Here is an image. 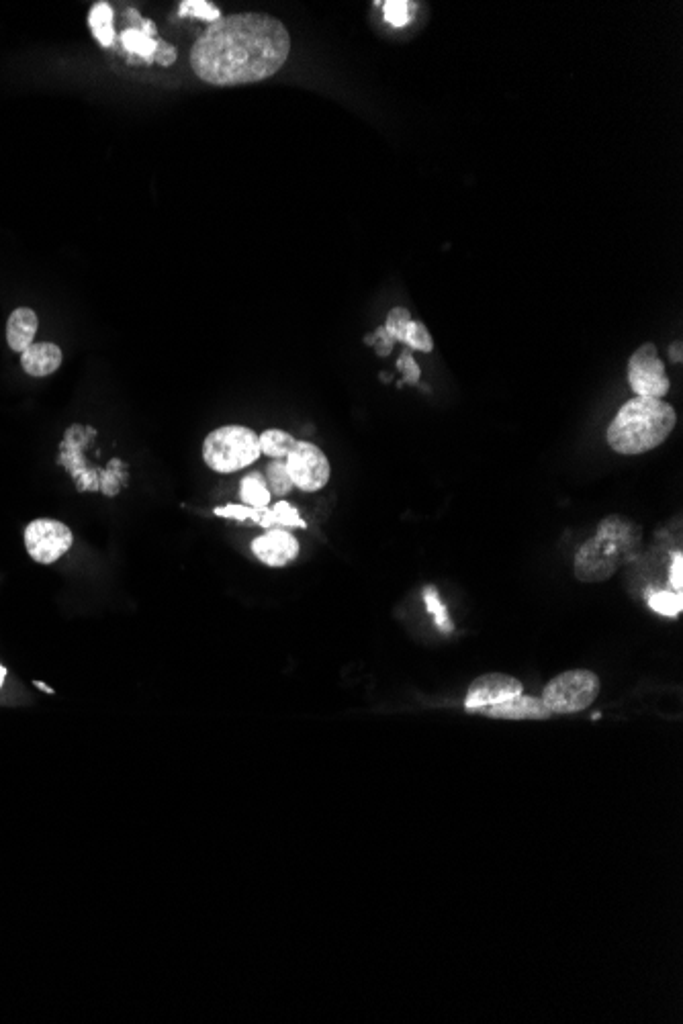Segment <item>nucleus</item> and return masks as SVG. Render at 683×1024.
Wrapping results in <instances>:
<instances>
[{"instance_id": "nucleus-1", "label": "nucleus", "mask_w": 683, "mask_h": 1024, "mask_svg": "<svg viewBox=\"0 0 683 1024\" xmlns=\"http://www.w3.org/2000/svg\"><path fill=\"white\" fill-rule=\"evenodd\" d=\"M291 54L287 27L266 13L211 23L191 50V68L207 84L240 86L275 76Z\"/></svg>"}, {"instance_id": "nucleus-2", "label": "nucleus", "mask_w": 683, "mask_h": 1024, "mask_svg": "<svg viewBox=\"0 0 683 1024\" xmlns=\"http://www.w3.org/2000/svg\"><path fill=\"white\" fill-rule=\"evenodd\" d=\"M675 422V409L667 401L634 397L618 409L606 438L618 454H643L661 446L671 436Z\"/></svg>"}, {"instance_id": "nucleus-3", "label": "nucleus", "mask_w": 683, "mask_h": 1024, "mask_svg": "<svg viewBox=\"0 0 683 1024\" xmlns=\"http://www.w3.org/2000/svg\"><path fill=\"white\" fill-rule=\"evenodd\" d=\"M641 538V526L620 516H608L600 522L596 536L575 554V577L583 583L608 581L624 565L626 556L641 544Z\"/></svg>"}, {"instance_id": "nucleus-4", "label": "nucleus", "mask_w": 683, "mask_h": 1024, "mask_svg": "<svg viewBox=\"0 0 683 1024\" xmlns=\"http://www.w3.org/2000/svg\"><path fill=\"white\" fill-rule=\"evenodd\" d=\"M262 454L260 436L246 426H223L203 442V460L215 473H236Z\"/></svg>"}, {"instance_id": "nucleus-5", "label": "nucleus", "mask_w": 683, "mask_h": 1024, "mask_svg": "<svg viewBox=\"0 0 683 1024\" xmlns=\"http://www.w3.org/2000/svg\"><path fill=\"white\" fill-rule=\"evenodd\" d=\"M600 693V677L585 669L557 675L542 689V704L551 714H575L587 710Z\"/></svg>"}, {"instance_id": "nucleus-6", "label": "nucleus", "mask_w": 683, "mask_h": 1024, "mask_svg": "<svg viewBox=\"0 0 683 1024\" xmlns=\"http://www.w3.org/2000/svg\"><path fill=\"white\" fill-rule=\"evenodd\" d=\"M628 383L636 397L663 399L669 393L671 383L655 344H643L630 356Z\"/></svg>"}, {"instance_id": "nucleus-7", "label": "nucleus", "mask_w": 683, "mask_h": 1024, "mask_svg": "<svg viewBox=\"0 0 683 1024\" xmlns=\"http://www.w3.org/2000/svg\"><path fill=\"white\" fill-rule=\"evenodd\" d=\"M285 462L293 485L305 493L320 491L330 481V460L322 452V448H317L311 442L297 440L295 448L289 452Z\"/></svg>"}, {"instance_id": "nucleus-8", "label": "nucleus", "mask_w": 683, "mask_h": 1024, "mask_svg": "<svg viewBox=\"0 0 683 1024\" xmlns=\"http://www.w3.org/2000/svg\"><path fill=\"white\" fill-rule=\"evenodd\" d=\"M72 530L58 520H33L25 528V548L39 565H54L72 548Z\"/></svg>"}, {"instance_id": "nucleus-9", "label": "nucleus", "mask_w": 683, "mask_h": 1024, "mask_svg": "<svg viewBox=\"0 0 683 1024\" xmlns=\"http://www.w3.org/2000/svg\"><path fill=\"white\" fill-rule=\"evenodd\" d=\"M520 693H524V687L516 677L504 673H487L471 683L465 697V708L467 712L475 714L479 708L502 704Z\"/></svg>"}, {"instance_id": "nucleus-10", "label": "nucleus", "mask_w": 683, "mask_h": 1024, "mask_svg": "<svg viewBox=\"0 0 683 1024\" xmlns=\"http://www.w3.org/2000/svg\"><path fill=\"white\" fill-rule=\"evenodd\" d=\"M252 552L266 567H287L299 556V542L285 530H268L252 542Z\"/></svg>"}, {"instance_id": "nucleus-11", "label": "nucleus", "mask_w": 683, "mask_h": 1024, "mask_svg": "<svg viewBox=\"0 0 683 1024\" xmlns=\"http://www.w3.org/2000/svg\"><path fill=\"white\" fill-rule=\"evenodd\" d=\"M475 714H483L497 720H549L553 714L542 704L540 697L532 695H516L502 704H493L487 708H479Z\"/></svg>"}, {"instance_id": "nucleus-12", "label": "nucleus", "mask_w": 683, "mask_h": 1024, "mask_svg": "<svg viewBox=\"0 0 683 1024\" xmlns=\"http://www.w3.org/2000/svg\"><path fill=\"white\" fill-rule=\"evenodd\" d=\"M62 364V350L56 344L39 342L21 352V366L31 377H50Z\"/></svg>"}, {"instance_id": "nucleus-13", "label": "nucleus", "mask_w": 683, "mask_h": 1024, "mask_svg": "<svg viewBox=\"0 0 683 1024\" xmlns=\"http://www.w3.org/2000/svg\"><path fill=\"white\" fill-rule=\"evenodd\" d=\"M37 325H39V319L33 309H29V307L15 309L7 323V342H9L11 350L25 352L33 344V338L37 334Z\"/></svg>"}, {"instance_id": "nucleus-14", "label": "nucleus", "mask_w": 683, "mask_h": 1024, "mask_svg": "<svg viewBox=\"0 0 683 1024\" xmlns=\"http://www.w3.org/2000/svg\"><path fill=\"white\" fill-rule=\"evenodd\" d=\"M88 25H90V29H93L95 39L103 45V48H109V45L115 41L113 9L109 3H97L93 9H90Z\"/></svg>"}, {"instance_id": "nucleus-15", "label": "nucleus", "mask_w": 683, "mask_h": 1024, "mask_svg": "<svg viewBox=\"0 0 683 1024\" xmlns=\"http://www.w3.org/2000/svg\"><path fill=\"white\" fill-rule=\"evenodd\" d=\"M240 497L246 505L254 509H264L270 503V491L266 481L262 479V473H250L248 477L242 479Z\"/></svg>"}, {"instance_id": "nucleus-16", "label": "nucleus", "mask_w": 683, "mask_h": 1024, "mask_svg": "<svg viewBox=\"0 0 683 1024\" xmlns=\"http://www.w3.org/2000/svg\"><path fill=\"white\" fill-rule=\"evenodd\" d=\"M297 440L283 432V430H266L262 432L260 436V448H262V454L270 456V458H287L289 452L295 448Z\"/></svg>"}, {"instance_id": "nucleus-17", "label": "nucleus", "mask_w": 683, "mask_h": 1024, "mask_svg": "<svg viewBox=\"0 0 683 1024\" xmlns=\"http://www.w3.org/2000/svg\"><path fill=\"white\" fill-rule=\"evenodd\" d=\"M121 41H123V45H125L129 52L140 54L146 60H154L158 41L152 39L146 31H142V29H125L121 33Z\"/></svg>"}, {"instance_id": "nucleus-18", "label": "nucleus", "mask_w": 683, "mask_h": 1024, "mask_svg": "<svg viewBox=\"0 0 683 1024\" xmlns=\"http://www.w3.org/2000/svg\"><path fill=\"white\" fill-rule=\"evenodd\" d=\"M266 485H268V491L275 493L277 497H285L293 489V481L289 477L285 458H277L275 462L268 464Z\"/></svg>"}, {"instance_id": "nucleus-19", "label": "nucleus", "mask_w": 683, "mask_h": 1024, "mask_svg": "<svg viewBox=\"0 0 683 1024\" xmlns=\"http://www.w3.org/2000/svg\"><path fill=\"white\" fill-rule=\"evenodd\" d=\"M649 605L653 608V612L661 614V616H667V618H677L683 610V597L681 593L677 591H649Z\"/></svg>"}, {"instance_id": "nucleus-20", "label": "nucleus", "mask_w": 683, "mask_h": 1024, "mask_svg": "<svg viewBox=\"0 0 683 1024\" xmlns=\"http://www.w3.org/2000/svg\"><path fill=\"white\" fill-rule=\"evenodd\" d=\"M416 7H418L416 3H407V0H389V3L383 5L385 21L393 27H405L409 21H412Z\"/></svg>"}, {"instance_id": "nucleus-21", "label": "nucleus", "mask_w": 683, "mask_h": 1024, "mask_svg": "<svg viewBox=\"0 0 683 1024\" xmlns=\"http://www.w3.org/2000/svg\"><path fill=\"white\" fill-rule=\"evenodd\" d=\"M403 344H407L409 348H414V350H422V352H432L434 350V342H432L430 332L426 330V325L422 321H414V319L409 321V325H407Z\"/></svg>"}, {"instance_id": "nucleus-22", "label": "nucleus", "mask_w": 683, "mask_h": 1024, "mask_svg": "<svg viewBox=\"0 0 683 1024\" xmlns=\"http://www.w3.org/2000/svg\"><path fill=\"white\" fill-rule=\"evenodd\" d=\"M424 601H426V608L428 612L434 616L436 620V626L444 632H450L452 630V624L448 620V612H446V605L442 603V599L438 597V591L434 587H426L424 589Z\"/></svg>"}, {"instance_id": "nucleus-23", "label": "nucleus", "mask_w": 683, "mask_h": 1024, "mask_svg": "<svg viewBox=\"0 0 683 1024\" xmlns=\"http://www.w3.org/2000/svg\"><path fill=\"white\" fill-rule=\"evenodd\" d=\"M409 321H412V315H409L407 309L403 307H395L389 315H387V323H385V334L395 342H403L405 340V332H407V325Z\"/></svg>"}, {"instance_id": "nucleus-24", "label": "nucleus", "mask_w": 683, "mask_h": 1024, "mask_svg": "<svg viewBox=\"0 0 683 1024\" xmlns=\"http://www.w3.org/2000/svg\"><path fill=\"white\" fill-rule=\"evenodd\" d=\"M178 13L180 17H201L211 23L221 19V11L215 9V5L205 3V0H185V3H180Z\"/></svg>"}, {"instance_id": "nucleus-25", "label": "nucleus", "mask_w": 683, "mask_h": 1024, "mask_svg": "<svg viewBox=\"0 0 683 1024\" xmlns=\"http://www.w3.org/2000/svg\"><path fill=\"white\" fill-rule=\"evenodd\" d=\"M272 514H275V522L281 524V526H299V528H305V522L299 518L297 509H293L289 503L285 501H279L275 505V509H272Z\"/></svg>"}, {"instance_id": "nucleus-26", "label": "nucleus", "mask_w": 683, "mask_h": 1024, "mask_svg": "<svg viewBox=\"0 0 683 1024\" xmlns=\"http://www.w3.org/2000/svg\"><path fill=\"white\" fill-rule=\"evenodd\" d=\"M669 583L671 587L681 593L683 589V554L677 550L671 556V567H669Z\"/></svg>"}, {"instance_id": "nucleus-27", "label": "nucleus", "mask_w": 683, "mask_h": 1024, "mask_svg": "<svg viewBox=\"0 0 683 1024\" xmlns=\"http://www.w3.org/2000/svg\"><path fill=\"white\" fill-rule=\"evenodd\" d=\"M399 366H401V368H403V370L407 372V377H405V381H409V383H416V381L420 379V370H418V366H416L414 358H412V356H409L407 352H405V354H403V356L399 358Z\"/></svg>"}, {"instance_id": "nucleus-28", "label": "nucleus", "mask_w": 683, "mask_h": 1024, "mask_svg": "<svg viewBox=\"0 0 683 1024\" xmlns=\"http://www.w3.org/2000/svg\"><path fill=\"white\" fill-rule=\"evenodd\" d=\"M669 356H671V360H673V362L681 364V360H683V344H681V340H677V342L669 348Z\"/></svg>"}, {"instance_id": "nucleus-29", "label": "nucleus", "mask_w": 683, "mask_h": 1024, "mask_svg": "<svg viewBox=\"0 0 683 1024\" xmlns=\"http://www.w3.org/2000/svg\"><path fill=\"white\" fill-rule=\"evenodd\" d=\"M5 677H7V669H5L3 665H0V687H3V683H5Z\"/></svg>"}, {"instance_id": "nucleus-30", "label": "nucleus", "mask_w": 683, "mask_h": 1024, "mask_svg": "<svg viewBox=\"0 0 683 1024\" xmlns=\"http://www.w3.org/2000/svg\"><path fill=\"white\" fill-rule=\"evenodd\" d=\"M35 685H37V687H39V689H43V691H45V693H50V695H52V693H54V689H50V687H45V685H43V683H39V681H37V683H35Z\"/></svg>"}]
</instances>
